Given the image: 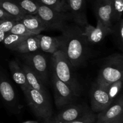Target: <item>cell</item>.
<instances>
[{"instance_id": "1", "label": "cell", "mask_w": 123, "mask_h": 123, "mask_svg": "<svg viewBox=\"0 0 123 123\" xmlns=\"http://www.w3.org/2000/svg\"><path fill=\"white\" fill-rule=\"evenodd\" d=\"M59 49L62 51L73 68L85 63L88 57V44L83 34L82 28L77 25H68L59 36Z\"/></svg>"}, {"instance_id": "2", "label": "cell", "mask_w": 123, "mask_h": 123, "mask_svg": "<svg viewBox=\"0 0 123 123\" xmlns=\"http://www.w3.org/2000/svg\"><path fill=\"white\" fill-rule=\"evenodd\" d=\"M52 72L56 77L72 89L77 96H80L82 87L73 73V66L64 53L60 49L53 53L51 58Z\"/></svg>"}, {"instance_id": "3", "label": "cell", "mask_w": 123, "mask_h": 123, "mask_svg": "<svg viewBox=\"0 0 123 123\" xmlns=\"http://www.w3.org/2000/svg\"><path fill=\"white\" fill-rule=\"evenodd\" d=\"M123 57L121 54H114L106 59L100 69L96 83L106 88L111 83L122 78Z\"/></svg>"}, {"instance_id": "4", "label": "cell", "mask_w": 123, "mask_h": 123, "mask_svg": "<svg viewBox=\"0 0 123 123\" xmlns=\"http://www.w3.org/2000/svg\"><path fill=\"white\" fill-rule=\"evenodd\" d=\"M23 92L29 107L36 116L43 119L52 116V107L48 95L30 87Z\"/></svg>"}, {"instance_id": "5", "label": "cell", "mask_w": 123, "mask_h": 123, "mask_svg": "<svg viewBox=\"0 0 123 123\" xmlns=\"http://www.w3.org/2000/svg\"><path fill=\"white\" fill-rule=\"evenodd\" d=\"M37 14L42 19L47 29H55L62 31L68 25V20H70L67 13L57 12L39 2Z\"/></svg>"}, {"instance_id": "6", "label": "cell", "mask_w": 123, "mask_h": 123, "mask_svg": "<svg viewBox=\"0 0 123 123\" xmlns=\"http://www.w3.org/2000/svg\"><path fill=\"white\" fill-rule=\"evenodd\" d=\"M22 58L26 64L46 85L48 82V60L44 54L38 52L22 54Z\"/></svg>"}, {"instance_id": "7", "label": "cell", "mask_w": 123, "mask_h": 123, "mask_svg": "<svg viewBox=\"0 0 123 123\" xmlns=\"http://www.w3.org/2000/svg\"><path fill=\"white\" fill-rule=\"evenodd\" d=\"M52 83L54 93V101L56 107L61 109L72 103L77 97L72 89L67 84L59 80L54 72H52Z\"/></svg>"}, {"instance_id": "8", "label": "cell", "mask_w": 123, "mask_h": 123, "mask_svg": "<svg viewBox=\"0 0 123 123\" xmlns=\"http://www.w3.org/2000/svg\"><path fill=\"white\" fill-rule=\"evenodd\" d=\"M0 95L7 108L14 113H19V104L15 90L0 66Z\"/></svg>"}, {"instance_id": "9", "label": "cell", "mask_w": 123, "mask_h": 123, "mask_svg": "<svg viewBox=\"0 0 123 123\" xmlns=\"http://www.w3.org/2000/svg\"><path fill=\"white\" fill-rule=\"evenodd\" d=\"M90 110L85 104L71 103L60 109V112L54 118L58 123H68L78 119Z\"/></svg>"}, {"instance_id": "10", "label": "cell", "mask_w": 123, "mask_h": 123, "mask_svg": "<svg viewBox=\"0 0 123 123\" xmlns=\"http://www.w3.org/2000/svg\"><path fill=\"white\" fill-rule=\"evenodd\" d=\"M91 110L94 113H99L108 107L112 102L106 88L95 83L90 90Z\"/></svg>"}, {"instance_id": "11", "label": "cell", "mask_w": 123, "mask_h": 123, "mask_svg": "<svg viewBox=\"0 0 123 123\" xmlns=\"http://www.w3.org/2000/svg\"><path fill=\"white\" fill-rule=\"evenodd\" d=\"M67 13L70 20H73L76 25L84 28L88 24L85 11V0H68L67 1Z\"/></svg>"}, {"instance_id": "12", "label": "cell", "mask_w": 123, "mask_h": 123, "mask_svg": "<svg viewBox=\"0 0 123 123\" xmlns=\"http://www.w3.org/2000/svg\"><path fill=\"white\" fill-rule=\"evenodd\" d=\"M82 29L83 34L89 44L100 43L106 36L111 34V28L105 26L99 20H97L96 27L87 24Z\"/></svg>"}, {"instance_id": "13", "label": "cell", "mask_w": 123, "mask_h": 123, "mask_svg": "<svg viewBox=\"0 0 123 123\" xmlns=\"http://www.w3.org/2000/svg\"><path fill=\"white\" fill-rule=\"evenodd\" d=\"M123 115V95L115 100L107 108L98 113L95 123H103Z\"/></svg>"}, {"instance_id": "14", "label": "cell", "mask_w": 123, "mask_h": 123, "mask_svg": "<svg viewBox=\"0 0 123 123\" xmlns=\"http://www.w3.org/2000/svg\"><path fill=\"white\" fill-rule=\"evenodd\" d=\"M94 12L97 20L101 22L105 26L111 28L113 25L111 0H96Z\"/></svg>"}, {"instance_id": "15", "label": "cell", "mask_w": 123, "mask_h": 123, "mask_svg": "<svg viewBox=\"0 0 123 123\" xmlns=\"http://www.w3.org/2000/svg\"><path fill=\"white\" fill-rule=\"evenodd\" d=\"M19 20L34 34H38L43 30H47L46 27L37 14H26Z\"/></svg>"}, {"instance_id": "16", "label": "cell", "mask_w": 123, "mask_h": 123, "mask_svg": "<svg viewBox=\"0 0 123 123\" xmlns=\"http://www.w3.org/2000/svg\"><path fill=\"white\" fill-rule=\"evenodd\" d=\"M11 74L14 82L20 86L22 91L26 90L29 87L26 77L21 66L16 60H12L8 63Z\"/></svg>"}, {"instance_id": "17", "label": "cell", "mask_w": 123, "mask_h": 123, "mask_svg": "<svg viewBox=\"0 0 123 123\" xmlns=\"http://www.w3.org/2000/svg\"><path fill=\"white\" fill-rule=\"evenodd\" d=\"M26 77L27 83L30 88L37 90L43 94L48 95L45 84L37 77V75L25 63L20 65Z\"/></svg>"}, {"instance_id": "18", "label": "cell", "mask_w": 123, "mask_h": 123, "mask_svg": "<svg viewBox=\"0 0 123 123\" xmlns=\"http://www.w3.org/2000/svg\"><path fill=\"white\" fill-rule=\"evenodd\" d=\"M39 49V40L37 34H35L26 37L12 50L20 54H26L37 51Z\"/></svg>"}, {"instance_id": "19", "label": "cell", "mask_w": 123, "mask_h": 123, "mask_svg": "<svg viewBox=\"0 0 123 123\" xmlns=\"http://www.w3.org/2000/svg\"><path fill=\"white\" fill-rule=\"evenodd\" d=\"M39 40L40 49L43 51L52 54L58 50L60 48V40L58 37L46 36V35L37 34Z\"/></svg>"}, {"instance_id": "20", "label": "cell", "mask_w": 123, "mask_h": 123, "mask_svg": "<svg viewBox=\"0 0 123 123\" xmlns=\"http://www.w3.org/2000/svg\"><path fill=\"white\" fill-rule=\"evenodd\" d=\"M0 8L18 20L22 19L26 14L13 1H0Z\"/></svg>"}, {"instance_id": "21", "label": "cell", "mask_w": 123, "mask_h": 123, "mask_svg": "<svg viewBox=\"0 0 123 123\" xmlns=\"http://www.w3.org/2000/svg\"><path fill=\"white\" fill-rule=\"evenodd\" d=\"M26 14H37L38 2L36 0H13Z\"/></svg>"}, {"instance_id": "22", "label": "cell", "mask_w": 123, "mask_h": 123, "mask_svg": "<svg viewBox=\"0 0 123 123\" xmlns=\"http://www.w3.org/2000/svg\"><path fill=\"white\" fill-rule=\"evenodd\" d=\"M37 2L51 9L62 13H67L68 7L65 0H36Z\"/></svg>"}, {"instance_id": "23", "label": "cell", "mask_w": 123, "mask_h": 123, "mask_svg": "<svg viewBox=\"0 0 123 123\" xmlns=\"http://www.w3.org/2000/svg\"><path fill=\"white\" fill-rule=\"evenodd\" d=\"M111 34L114 36L115 41L121 49H123V19L121 18L112 25L111 28Z\"/></svg>"}, {"instance_id": "24", "label": "cell", "mask_w": 123, "mask_h": 123, "mask_svg": "<svg viewBox=\"0 0 123 123\" xmlns=\"http://www.w3.org/2000/svg\"><path fill=\"white\" fill-rule=\"evenodd\" d=\"M28 36H19V35L14 34L11 33H6V36L4 39L2 43L4 46L9 49H13L14 47H16L19 43L24 41Z\"/></svg>"}, {"instance_id": "25", "label": "cell", "mask_w": 123, "mask_h": 123, "mask_svg": "<svg viewBox=\"0 0 123 123\" xmlns=\"http://www.w3.org/2000/svg\"><path fill=\"white\" fill-rule=\"evenodd\" d=\"M123 0H114L112 2V25L122 18Z\"/></svg>"}, {"instance_id": "26", "label": "cell", "mask_w": 123, "mask_h": 123, "mask_svg": "<svg viewBox=\"0 0 123 123\" xmlns=\"http://www.w3.org/2000/svg\"><path fill=\"white\" fill-rule=\"evenodd\" d=\"M122 85L123 80L121 78L119 80L111 83L106 88L107 92H108V95L109 96V98H110L111 101L112 102L115 100L117 96L118 95L121 88H122Z\"/></svg>"}, {"instance_id": "27", "label": "cell", "mask_w": 123, "mask_h": 123, "mask_svg": "<svg viewBox=\"0 0 123 123\" xmlns=\"http://www.w3.org/2000/svg\"><path fill=\"white\" fill-rule=\"evenodd\" d=\"M8 33L14 34L19 35V36H29L34 34L32 33L29 31L26 27L19 20H17L15 24L11 28V30L8 31Z\"/></svg>"}, {"instance_id": "28", "label": "cell", "mask_w": 123, "mask_h": 123, "mask_svg": "<svg viewBox=\"0 0 123 123\" xmlns=\"http://www.w3.org/2000/svg\"><path fill=\"white\" fill-rule=\"evenodd\" d=\"M97 118V115L90 110L89 112L85 113L81 117L73 121L63 123H95Z\"/></svg>"}, {"instance_id": "29", "label": "cell", "mask_w": 123, "mask_h": 123, "mask_svg": "<svg viewBox=\"0 0 123 123\" xmlns=\"http://www.w3.org/2000/svg\"><path fill=\"white\" fill-rule=\"evenodd\" d=\"M17 20L0 19V31L7 33Z\"/></svg>"}, {"instance_id": "30", "label": "cell", "mask_w": 123, "mask_h": 123, "mask_svg": "<svg viewBox=\"0 0 123 123\" xmlns=\"http://www.w3.org/2000/svg\"><path fill=\"white\" fill-rule=\"evenodd\" d=\"M0 19H6V20H18L12 16L8 13L5 12L4 10L0 8Z\"/></svg>"}, {"instance_id": "31", "label": "cell", "mask_w": 123, "mask_h": 123, "mask_svg": "<svg viewBox=\"0 0 123 123\" xmlns=\"http://www.w3.org/2000/svg\"><path fill=\"white\" fill-rule=\"evenodd\" d=\"M103 123H123V115L120 116L115 119H111V120L107 121Z\"/></svg>"}, {"instance_id": "32", "label": "cell", "mask_w": 123, "mask_h": 123, "mask_svg": "<svg viewBox=\"0 0 123 123\" xmlns=\"http://www.w3.org/2000/svg\"><path fill=\"white\" fill-rule=\"evenodd\" d=\"M44 123H58L54 118V117H50L49 118L44 119Z\"/></svg>"}, {"instance_id": "33", "label": "cell", "mask_w": 123, "mask_h": 123, "mask_svg": "<svg viewBox=\"0 0 123 123\" xmlns=\"http://www.w3.org/2000/svg\"><path fill=\"white\" fill-rule=\"evenodd\" d=\"M6 33L0 31V43L3 41L4 39L5 36H6Z\"/></svg>"}, {"instance_id": "34", "label": "cell", "mask_w": 123, "mask_h": 123, "mask_svg": "<svg viewBox=\"0 0 123 123\" xmlns=\"http://www.w3.org/2000/svg\"><path fill=\"white\" fill-rule=\"evenodd\" d=\"M22 123H38V122L37 121H27Z\"/></svg>"}, {"instance_id": "35", "label": "cell", "mask_w": 123, "mask_h": 123, "mask_svg": "<svg viewBox=\"0 0 123 123\" xmlns=\"http://www.w3.org/2000/svg\"><path fill=\"white\" fill-rule=\"evenodd\" d=\"M0 1H5V0H0ZM7 1H13V0H7Z\"/></svg>"}, {"instance_id": "36", "label": "cell", "mask_w": 123, "mask_h": 123, "mask_svg": "<svg viewBox=\"0 0 123 123\" xmlns=\"http://www.w3.org/2000/svg\"><path fill=\"white\" fill-rule=\"evenodd\" d=\"M114 1V0H111V2H113V1Z\"/></svg>"}, {"instance_id": "37", "label": "cell", "mask_w": 123, "mask_h": 123, "mask_svg": "<svg viewBox=\"0 0 123 123\" xmlns=\"http://www.w3.org/2000/svg\"><path fill=\"white\" fill-rule=\"evenodd\" d=\"M65 1H66V2H67V1H68V0H65Z\"/></svg>"}]
</instances>
